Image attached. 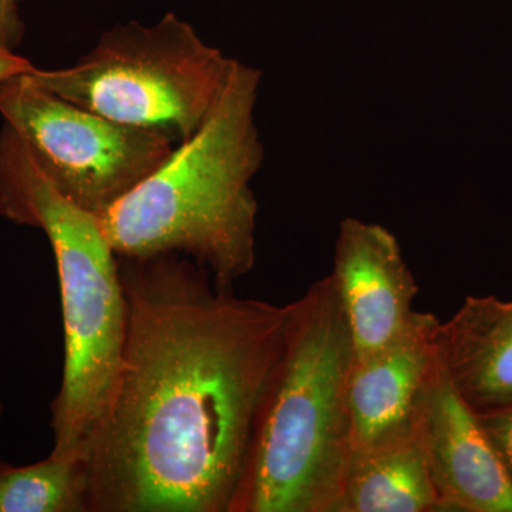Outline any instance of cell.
<instances>
[{
  "label": "cell",
  "mask_w": 512,
  "mask_h": 512,
  "mask_svg": "<svg viewBox=\"0 0 512 512\" xmlns=\"http://www.w3.org/2000/svg\"><path fill=\"white\" fill-rule=\"evenodd\" d=\"M127 328L87 451L89 512H229L284 353L289 305L177 254L120 258Z\"/></svg>",
  "instance_id": "obj_1"
},
{
  "label": "cell",
  "mask_w": 512,
  "mask_h": 512,
  "mask_svg": "<svg viewBox=\"0 0 512 512\" xmlns=\"http://www.w3.org/2000/svg\"><path fill=\"white\" fill-rule=\"evenodd\" d=\"M259 82V70L234 60L197 133L97 215L119 258L185 256L227 286L254 269L258 204L251 181L264 160L254 121Z\"/></svg>",
  "instance_id": "obj_2"
},
{
  "label": "cell",
  "mask_w": 512,
  "mask_h": 512,
  "mask_svg": "<svg viewBox=\"0 0 512 512\" xmlns=\"http://www.w3.org/2000/svg\"><path fill=\"white\" fill-rule=\"evenodd\" d=\"M352 336L332 278L289 303L284 353L229 512H332L353 457Z\"/></svg>",
  "instance_id": "obj_3"
},
{
  "label": "cell",
  "mask_w": 512,
  "mask_h": 512,
  "mask_svg": "<svg viewBox=\"0 0 512 512\" xmlns=\"http://www.w3.org/2000/svg\"><path fill=\"white\" fill-rule=\"evenodd\" d=\"M0 215L42 229L55 254L62 299V386L52 402L50 454L86 460L116 389L127 328L120 258L99 218L67 200L22 137L0 131Z\"/></svg>",
  "instance_id": "obj_4"
},
{
  "label": "cell",
  "mask_w": 512,
  "mask_h": 512,
  "mask_svg": "<svg viewBox=\"0 0 512 512\" xmlns=\"http://www.w3.org/2000/svg\"><path fill=\"white\" fill-rule=\"evenodd\" d=\"M232 64L191 25L167 13L153 26H114L74 66L35 67L28 77L77 106L178 146L210 116Z\"/></svg>",
  "instance_id": "obj_5"
},
{
  "label": "cell",
  "mask_w": 512,
  "mask_h": 512,
  "mask_svg": "<svg viewBox=\"0 0 512 512\" xmlns=\"http://www.w3.org/2000/svg\"><path fill=\"white\" fill-rule=\"evenodd\" d=\"M0 114L57 191L94 215L126 197L175 147L47 92L28 74L0 86Z\"/></svg>",
  "instance_id": "obj_6"
},
{
  "label": "cell",
  "mask_w": 512,
  "mask_h": 512,
  "mask_svg": "<svg viewBox=\"0 0 512 512\" xmlns=\"http://www.w3.org/2000/svg\"><path fill=\"white\" fill-rule=\"evenodd\" d=\"M416 427L443 511L512 512L510 474L440 357L421 396Z\"/></svg>",
  "instance_id": "obj_7"
},
{
  "label": "cell",
  "mask_w": 512,
  "mask_h": 512,
  "mask_svg": "<svg viewBox=\"0 0 512 512\" xmlns=\"http://www.w3.org/2000/svg\"><path fill=\"white\" fill-rule=\"evenodd\" d=\"M330 278L348 320L355 360L386 348L412 325L419 286L399 241L382 225L357 218L340 222Z\"/></svg>",
  "instance_id": "obj_8"
},
{
  "label": "cell",
  "mask_w": 512,
  "mask_h": 512,
  "mask_svg": "<svg viewBox=\"0 0 512 512\" xmlns=\"http://www.w3.org/2000/svg\"><path fill=\"white\" fill-rule=\"evenodd\" d=\"M439 323L433 313L417 312L402 336L355 360L348 389L353 454L416 427L421 396L439 365Z\"/></svg>",
  "instance_id": "obj_9"
},
{
  "label": "cell",
  "mask_w": 512,
  "mask_h": 512,
  "mask_svg": "<svg viewBox=\"0 0 512 512\" xmlns=\"http://www.w3.org/2000/svg\"><path fill=\"white\" fill-rule=\"evenodd\" d=\"M441 365L477 413L512 406V299L467 296L436 335Z\"/></svg>",
  "instance_id": "obj_10"
},
{
  "label": "cell",
  "mask_w": 512,
  "mask_h": 512,
  "mask_svg": "<svg viewBox=\"0 0 512 512\" xmlns=\"http://www.w3.org/2000/svg\"><path fill=\"white\" fill-rule=\"evenodd\" d=\"M443 511L417 427L353 454L332 512Z\"/></svg>",
  "instance_id": "obj_11"
},
{
  "label": "cell",
  "mask_w": 512,
  "mask_h": 512,
  "mask_svg": "<svg viewBox=\"0 0 512 512\" xmlns=\"http://www.w3.org/2000/svg\"><path fill=\"white\" fill-rule=\"evenodd\" d=\"M0 512H89L86 460L49 454L23 467L0 461Z\"/></svg>",
  "instance_id": "obj_12"
},
{
  "label": "cell",
  "mask_w": 512,
  "mask_h": 512,
  "mask_svg": "<svg viewBox=\"0 0 512 512\" xmlns=\"http://www.w3.org/2000/svg\"><path fill=\"white\" fill-rule=\"evenodd\" d=\"M477 414L512 480V406Z\"/></svg>",
  "instance_id": "obj_13"
},
{
  "label": "cell",
  "mask_w": 512,
  "mask_h": 512,
  "mask_svg": "<svg viewBox=\"0 0 512 512\" xmlns=\"http://www.w3.org/2000/svg\"><path fill=\"white\" fill-rule=\"evenodd\" d=\"M22 0H0V45H18L23 35L22 20L19 18V3Z\"/></svg>",
  "instance_id": "obj_14"
},
{
  "label": "cell",
  "mask_w": 512,
  "mask_h": 512,
  "mask_svg": "<svg viewBox=\"0 0 512 512\" xmlns=\"http://www.w3.org/2000/svg\"><path fill=\"white\" fill-rule=\"evenodd\" d=\"M35 69L29 59L16 55L10 47L0 45V86L10 79L28 74Z\"/></svg>",
  "instance_id": "obj_15"
},
{
  "label": "cell",
  "mask_w": 512,
  "mask_h": 512,
  "mask_svg": "<svg viewBox=\"0 0 512 512\" xmlns=\"http://www.w3.org/2000/svg\"><path fill=\"white\" fill-rule=\"evenodd\" d=\"M0 416H2V402H0Z\"/></svg>",
  "instance_id": "obj_16"
}]
</instances>
